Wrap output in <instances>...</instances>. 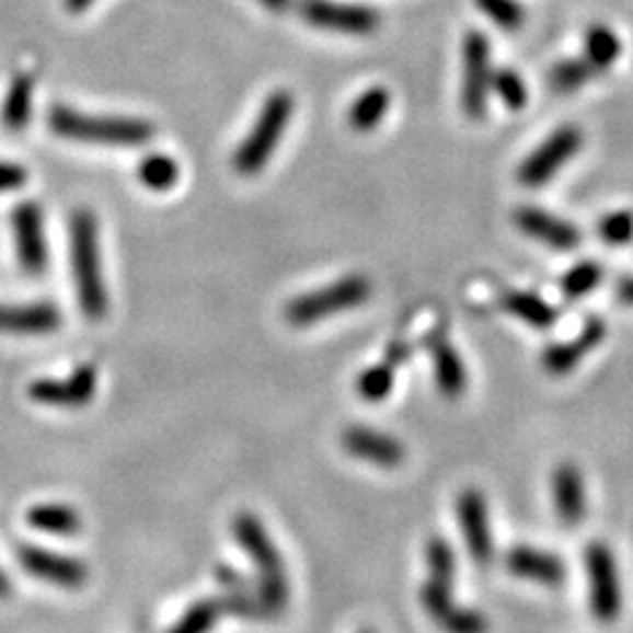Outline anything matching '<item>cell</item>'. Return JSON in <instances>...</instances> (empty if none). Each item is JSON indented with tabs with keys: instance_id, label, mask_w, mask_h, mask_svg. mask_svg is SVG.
<instances>
[{
	"instance_id": "cell-40",
	"label": "cell",
	"mask_w": 633,
	"mask_h": 633,
	"mask_svg": "<svg viewBox=\"0 0 633 633\" xmlns=\"http://www.w3.org/2000/svg\"><path fill=\"white\" fill-rule=\"evenodd\" d=\"M8 594H10V579L3 571H0V598H5Z\"/></svg>"
},
{
	"instance_id": "cell-13",
	"label": "cell",
	"mask_w": 633,
	"mask_h": 633,
	"mask_svg": "<svg viewBox=\"0 0 633 633\" xmlns=\"http://www.w3.org/2000/svg\"><path fill=\"white\" fill-rule=\"evenodd\" d=\"M12 230L16 258L28 275H41L47 268L45 221L38 205L22 203L12 211Z\"/></svg>"
},
{
	"instance_id": "cell-12",
	"label": "cell",
	"mask_w": 633,
	"mask_h": 633,
	"mask_svg": "<svg viewBox=\"0 0 633 633\" xmlns=\"http://www.w3.org/2000/svg\"><path fill=\"white\" fill-rule=\"evenodd\" d=\"M421 601L429 618L446 633H488V620L479 610L456 603L451 587L429 579L421 589Z\"/></svg>"
},
{
	"instance_id": "cell-24",
	"label": "cell",
	"mask_w": 633,
	"mask_h": 633,
	"mask_svg": "<svg viewBox=\"0 0 633 633\" xmlns=\"http://www.w3.org/2000/svg\"><path fill=\"white\" fill-rule=\"evenodd\" d=\"M390 111V92L385 88H371L355 99V104L349 106V125L357 131H371L376 129L382 118Z\"/></svg>"
},
{
	"instance_id": "cell-14",
	"label": "cell",
	"mask_w": 633,
	"mask_h": 633,
	"mask_svg": "<svg viewBox=\"0 0 633 633\" xmlns=\"http://www.w3.org/2000/svg\"><path fill=\"white\" fill-rule=\"evenodd\" d=\"M456 509H458V521H460L464 544H468L470 556L479 565H486L495 552L486 499H483L479 491L468 488L458 495Z\"/></svg>"
},
{
	"instance_id": "cell-2",
	"label": "cell",
	"mask_w": 633,
	"mask_h": 633,
	"mask_svg": "<svg viewBox=\"0 0 633 633\" xmlns=\"http://www.w3.org/2000/svg\"><path fill=\"white\" fill-rule=\"evenodd\" d=\"M71 271L82 312L90 320H102L108 308V294L102 271L99 226L88 209L76 211L71 219Z\"/></svg>"
},
{
	"instance_id": "cell-29",
	"label": "cell",
	"mask_w": 633,
	"mask_h": 633,
	"mask_svg": "<svg viewBox=\"0 0 633 633\" xmlns=\"http://www.w3.org/2000/svg\"><path fill=\"white\" fill-rule=\"evenodd\" d=\"M601 277H603L601 265L594 263V261H582L575 265V268L565 273V277L561 279L563 296L571 298V301H577V298L591 294L598 287Z\"/></svg>"
},
{
	"instance_id": "cell-38",
	"label": "cell",
	"mask_w": 633,
	"mask_h": 633,
	"mask_svg": "<svg viewBox=\"0 0 633 633\" xmlns=\"http://www.w3.org/2000/svg\"><path fill=\"white\" fill-rule=\"evenodd\" d=\"M265 8H271L273 12H285L289 8L291 0H258Z\"/></svg>"
},
{
	"instance_id": "cell-9",
	"label": "cell",
	"mask_w": 633,
	"mask_h": 633,
	"mask_svg": "<svg viewBox=\"0 0 633 633\" xmlns=\"http://www.w3.org/2000/svg\"><path fill=\"white\" fill-rule=\"evenodd\" d=\"M301 14L316 28L347 33V36H369L380 22V16L371 8L336 3V0H303Z\"/></svg>"
},
{
	"instance_id": "cell-41",
	"label": "cell",
	"mask_w": 633,
	"mask_h": 633,
	"mask_svg": "<svg viewBox=\"0 0 633 633\" xmlns=\"http://www.w3.org/2000/svg\"><path fill=\"white\" fill-rule=\"evenodd\" d=\"M364 633H373V631H364Z\"/></svg>"
},
{
	"instance_id": "cell-8",
	"label": "cell",
	"mask_w": 633,
	"mask_h": 633,
	"mask_svg": "<svg viewBox=\"0 0 633 633\" xmlns=\"http://www.w3.org/2000/svg\"><path fill=\"white\" fill-rule=\"evenodd\" d=\"M582 131L573 125L556 129L536 153H530L519 166V181L528 188H540L554 179L561 166L568 162L582 146Z\"/></svg>"
},
{
	"instance_id": "cell-35",
	"label": "cell",
	"mask_w": 633,
	"mask_h": 633,
	"mask_svg": "<svg viewBox=\"0 0 633 633\" xmlns=\"http://www.w3.org/2000/svg\"><path fill=\"white\" fill-rule=\"evenodd\" d=\"M598 235L612 246H624L633 242V214L631 211H614L598 223Z\"/></svg>"
},
{
	"instance_id": "cell-19",
	"label": "cell",
	"mask_w": 633,
	"mask_h": 633,
	"mask_svg": "<svg viewBox=\"0 0 633 633\" xmlns=\"http://www.w3.org/2000/svg\"><path fill=\"white\" fill-rule=\"evenodd\" d=\"M61 326V314L49 303L0 306V331L14 336H45Z\"/></svg>"
},
{
	"instance_id": "cell-11",
	"label": "cell",
	"mask_w": 633,
	"mask_h": 633,
	"mask_svg": "<svg viewBox=\"0 0 633 633\" xmlns=\"http://www.w3.org/2000/svg\"><path fill=\"white\" fill-rule=\"evenodd\" d=\"M96 394V369L90 364L78 366L69 378H43L28 385V396L36 404L57 408H80Z\"/></svg>"
},
{
	"instance_id": "cell-15",
	"label": "cell",
	"mask_w": 633,
	"mask_h": 633,
	"mask_svg": "<svg viewBox=\"0 0 633 633\" xmlns=\"http://www.w3.org/2000/svg\"><path fill=\"white\" fill-rule=\"evenodd\" d=\"M343 446L353 458L371 462L382 470H394L406 458L402 441L371 427H347L343 431Z\"/></svg>"
},
{
	"instance_id": "cell-7",
	"label": "cell",
	"mask_w": 633,
	"mask_h": 633,
	"mask_svg": "<svg viewBox=\"0 0 633 633\" xmlns=\"http://www.w3.org/2000/svg\"><path fill=\"white\" fill-rule=\"evenodd\" d=\"M585 568L589 575V601L594 614L601 622H612L622 610V591L618 565H614L610 549L601 542L589 544L585 552Z\"/></svg>"
},
{
	"instance_id": "cell-18",
	"label": "cell",
	"mask_w": 633,
	"mask_h": 633,
	"mask_svg": "<svg viewBox=\"0 0 633 633\" xmlns=\"http://www.w3.org/2000/svg\"><path fill=\"white\" fill-rule=\"evenodd\" d=\"M514 221L528 238L538 240L552 249H575L582 238L579 230L573 223L561 221L559 216L546 214L536 207H521L514 214Z\"/></svg>"
},
{
	"instance_id": "cell-17",
	"label": "cell",
	"mask_w": 633,
	"mask_h": 633,
	"mask_svg": "<svg viewBox=\"0 0 633 633\" xmlns=\"http://www.w3.org/2000/svg\"><path fill=\"white\" fill-rule=\"evenodd\" d=\"M507 571L521 579L538 582V585H549L556 587L565 579V568L563 561L552 554V552H542V549L536 546H514L505 556Z\"/></svg>"
},
{
	"instance_id": "cell-33",
	"label": "cell",
	"mask_w": 633,
	"mask_h": 633,
	"mask_svg": "<svg viewBox=\"0 0 633 633\" xmlns=\"http://www.w3.org/2000/svg\"><path fill=\"white\" fill-rule=\"evenodd\" d=\"M223 612L219 601H203L193 606L166 633H209Z\"/></svg>"
},
{
	"instance_id": "cell-3",
	"label": "cell",
	"mask_w": 633,
	"mask_h": 633,
	"mask_svg": "<svg viewBox=\"0 0 633 633\" xmlns=\"http://www.w3.org/2000/svg\"><path fill=\"white\" fill-rule=\"evenodd\" d=\"M49 129L57 137L99 146L137 148L151 141L153 127L137 118H113V115H90L66 106L49 111Z\"/></svg>"
},
{
	"instance_id": "cell-36",
	"label": "cell",
	"mask_w": 633,
	"mask_h": 633,
	"mask_svg": "<svg viewBox=\"0 0 633 633\" xmlns=\"http://www.w3.org/2000/svg\"><path fill=\"white\" fill-rule=\"evenodd\" d=\"M26 181H28V172L24 170L22 164L0 162V193L22 188V186H26Z\"/></svg>"
},
{
	"instance_id": "cell-28",
	"label": "cell",
	"mask_w": 633,
	"mask_h": 633,
	"mask_svg": "<svg viewBox=\"0 0 633 633\" xmlns=\"http://www.w3.org/2000/svg\"><path fill=\"white\" fill-rule=\"evenodd\" d=\"M594 76L596 73L591 71V66L585 59H563L554 66L552 71H549V82H552V88L556 92L568 94V92L585 88Z\"/></svg>"
},
{
	"instance_id": "cell-4",
	"label": "cell",
	"mask_w": 633,
	"mask_h": 633,
	"mask_svg": "<svg viewBox=\"0 0 633 633\" xmlns=\"http://www.w3.org/2000/svg\"><path fill=\"white\" fill-rule=\"evenodd\" d=\"M294 115V96L289 92H275L258 113L256 125L235 151V170L244 176L258 174L271 162L275 148L289 127Z\"/></svg>"
},
{
	"instance_id": "cell-32",
	"label": "cell",
	"mask_w": 633,
	"mask_h": 633,
	"mask_svg": "<svg viewBox=\"0 0 633 633\" xmlns=\"http://www.w3.org/2000/svg\"><path fill=\"white\" fill-rule=\"evenodd\" d=\"M491 88L497 92V96L503 99V104L509 111H521L528 102V90H526V82L521 80V76L511 71V69H499L493 71V80H491Z\"/></svg>"
},
{
	"instance_id": "cell-27",
	"label": "cell",
	"mask_w": 633,
	"mask_h": 633,
	"mask_svg": "<svg viewBox=\"0 0 633 633\" xmlns=\"http://www.w3.org/2000/svg\"><path fill=\"white\" fill-rule=\"evenodd\" d=\"M139 181L146 188L151 191H170L176 186L179 181V164L174 158L164 153H153L146 156L139 164Z\"/></svg>"
},
{
	"instance_id": "cell-10",
	"label": "cell",
	"mask_w": 633,
	"mask_h": 633,
	"mask_svg": "<svg viewBox=\"0 0 633 633\" xmlns=\"http://www.w3.org/2000/svg\"><path fill=\"white\" fill-rule=\"evenodd\" d=\"M16 559H20L22 568L36 579L47 582V585L64 587V589H78L88 582L90 571L88 565L80 559L57 554L53 549H43V546H20L16 552Z\"/></svg>"
},
{
	"instance_id": "cell-22",
	"label": "cell",
	"mask_w": 633,
	"mask_h": 633,
	"mask_svg": "<svg viewBox=\"0 0 633 633\" xmlns=\"http://www.w3.org/2000/svg\"><path fill=\"white\" fill-rule=\"evenodd\" d=\"M26 523L41 532H53V536L71 538L82 528L80 514L69 505H36L26 511Z\"/></svg>"
},
{
	"instance_id": "cell-1",
	"label": "cell",
	"mask_w": 633,
	"mask_h": 633,
	"mask_svg": "<svg viewBox=\"0 0 633 633\" xmlns=\"http://www.w3.org/2000/svg\"><path fill=\"white\" fill-rule=\"evenodd\" d=\"M232 532H235V540L246 556L256 565L258 598L265 612H268V618L279 614L289 603V575L285 561L279 556V549L254 514H238L235 521H232Z\"/></svg>"
},
{
	"instance_id": "cell-34",
	"label": "cell",
	"mask_w": 633,
	"mask_h": 633,
	"mask_svg": "<svg viewBox=\"0 0 633 633\" xmlns=\"http://www.w3.org/2000/svg\"><path fill=\"white\" fill-rule=\"evenodd\" d=\"M476 8L505 31H516L526 20L519 0H476Z\"/></svg>"
},
{
	"instance_id": "cell-5",
	"label": "cell",
	"mask_w": 633,
	"mask_h": 633,
	"mask_svg": "<svg viewBox=\"0 0 633 633\" xmlns=\"http://www.w3.org/2000/svg\"><path fill=\"white\" fill-rule=\"evenodd\" d=\"M369 296H371V281L366 277L353 275V277L333 281V285L324 289H316L312 294L294 298L285 310V316L294 326H308L314 322L329 320V316L333 314L353 310L369 301Z\"/></svg>"
},
{
	"instance_id": "cell-16",
	"label": "cell",
	"mask_w": 633,
	"mask_h": 633,
	"mask_svg": "<svg viewBox=\"0 0 633 633\" xmlns=\"http://www.w3.org/2000/svg\"><path fill=\"white\" fill-rule=\"evenodd\" d=\"M606 336H608L606 322L598 320V316H591V320L582 326L577 338H573L571 343H556L544 349V355H542L544 371L552 376H565L575 371V366L585 359Z\"/></svg>"
},
{
	"instance_id": "cell-25",
	"label": "cell",
	"mask_w": 633,
	"mask_h": 633,
	"mask_svg": "<svg viewBox=\"0 0 633 633\" xmlns=\"http://www.w3.org/2000/svg\"><path fill=\"white\" fill-rule=\"evenodd\" d=\"M622 53V43L620 38L614 36V33L608 26L596 24L587 31V38H585V59L594 73H603L608 71L610 66L618 61Z\"/></svg>"
},
{
	"instance_id": "cell-37",
	"label": "cell",
	"mask_w": 633,
	"mask_h": 633,
	"mask_svg": "<svg viewBox=\"0 0 633 633\" xmlns=\"http://www.w3.org/2000/svg\"><path fill=\"white\" fill-rule=\"evenodd\" d=\"M618 298L626 306H633V277H624L618 281Z\"/></svg>"
},
{
	"instance_id": "cell-6",
	"label": "cell",
	"mask_w": 633,
	"mask_h": 633,
	"mask_svg": "<svg viewBox=\"0 0 633 633\" xmlns=\"http://www.w3.org/2000/svg\"><path fill=\"white\" fill-rule=\"evenodd\" d=\"M462 108L470 118L479 120L486 115L488 92H491V45L488 38L479 31H470L462 49Z\"/></svg>"
},
{
	"instance_id": "cell-20",
	"label": "cell",
	"mask_w": 633,
	"mask_h": 633,
	"mask_svg": "<svg viewBox=\"0 0 633 633\" xmlns=\"http://www.w3.org/2000/svg\"><path fill=\"white\" fill-rule=\"evenodd\" d=\"M552 491L559 519L565 526L582 523L587 514V495H585V479H582L575 464L571 462L559 464L552 476Z\"/></svg>"
},
{
	"instance_id": "cell-39",
	"label": "cell",
	"mask_w": 633,
	"mask_h": 633,
	"mask_svg": "<svg viewBox=\"0 0 633 633\" xmlns=\"http://www.w3.org/2000/svg\"><path fill=\"white\" fill-rule=\"evenodd\" d=\"M92 3H94V0H66V8L78 14V12H85Z\"/></svg>"
},
{
	"instance_id": "cell-21",
	"label": "cell",
	"mask_w": 633,
	"mask_h": 633,
	"mask_svg": "<svg viewBox=\"0 0 633 633\" xmlns=\"http://www.w3.org/2000/svg\"><path fill=\"white\" fill-rule=\"evenodd\" d=\"M431 361H435V378L441 394L451 399L460 396L468 388V371H464L458 349L448 341L439 338L431 345Z\"/></svg>"
},
{
	"instance_id": "cell-31",
	"label": "cell",
	"mask_w": 633,
	"mask_h": 633,
	"mask_svg": "<svg viewBox=\"0 0 633 633\" xmlns=\"http://www.w3.org/2000/svg\"><path fill=\"white\" fill-rule=\"evenodd\" d=\"M427 568L431 573V579L439 582V585L451 587L453 579H456V568H458V561L451 544L441 538H435L427 542Z\"/></svg>"
},
{
	"instance_id": "cell-30",
	"label": "cell",
	"mask_w": 633,
	"mask_h": 633,
	"mask_svg": "<svg viewBox=\"0 0 633 633\" xmlns=\"http://www.w3.org/2000/svg\"><path fill=\"white\" fill-rule=\"evenodd\" d=\"M394 388V366L376 364L357 378V394L366 402H382Z\"/></svg>"
},
{
	"instance_id": "cell-23",
	"label": "cell",
	"mask_w": 633,
	"mask_h": 633,
	"mask_svg": "<svg viewBox=\"0 0 633 633\" xmlns=\"http://www.w3.org/2000/svg\"><path fill=\"white\" fill-rule=\"evenodd\" d=\"M503 308H505V312L519 316L521 322L536 326V329H549L559 316V312L546 301H542L538 294H526V291L505 294Z\"/></svg>"
},
{
	"instance_id": "cell-26",
	"label": "cell",
	"mask_w": 633,
	"mask_h": 633,
	"mask_svg": "<svg viewBox=\"0 0 633 633\" xmlns=\"http://www.w3.org/2000/svg\"><path fill=\"white\" fill-rule=\"evenodd\" d=\"M33 113V80L28 76H20L5 96L3 104V125L10 131H22L28 127Z\"/></svg>"
}]
</instances>
